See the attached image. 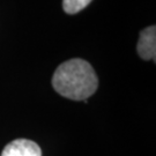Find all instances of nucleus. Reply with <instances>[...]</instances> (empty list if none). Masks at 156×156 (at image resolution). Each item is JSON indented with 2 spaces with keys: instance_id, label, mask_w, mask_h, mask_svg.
<instances>
[{
  "instance_id": "f257e3e1",
  "label": "nucleus",
  "mask_w": 156,
  "mask_h": 156,
  "mask_svg": "<svg viewBox=\"0 0 156 156\" xmlns=\"http://www.w3.org/2000/svg\"><path fill=\"white\" fill-rule=\"evenodd\" d=\"M52 87L68 100L86 101L97 90L98 79L89 62L74 58L58 66L52 76Z\"/></svg>"
},
{
  "instance_id": "f03ea898",
  "label": "nucleus",
  "mask_w": 156,
  "mask_h": 156,
  "mask_svg": "<svg viewBox=\"0 0 156 156\" xmlns=\"http://www.w3.org/2000/svg\"><path fill=\"white\" fill-rule=\"evenodd\" d=\"M136 51L141 59L155 60L156 56V27L151 26L144 29L139 36Z\"/></svg>"
},
{
  "instance_id": "7ed1b4c3",
  "label": "nucleus",
  "mask_w": 156,
  "mask_h": 156,
  "mask_svg": "<svg viewBox=\"0 0 156 156\" xmlns=\"http://www.w3.org/2000/svg\"><path fill=\"white\" fill-rule=\"evenodd\" d=\"M1 156H42V149L33 140L16 139L6 146Z\"/></svg>"
},
{
  "instance_id": "20e7f679",
  "label": "nucleus",
  "mask_w": 156,
  "mask_h": 156,
  "mask_svg": "<svg viewBox=\"0 0 156 156\" xmlns=\"http://www.w3.org/2000/svg\"><path fill=\"white\" fill-rule=\"evenodd\" d=\"M93 0H62V8L65 13L73 15L84 9Z\"/></svg>"
}]
</instances>
